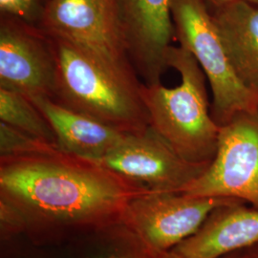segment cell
Returning <instances> with one entry per match:
<instances>
[{
	"label": "cell",
	"instance_id": "cell-19",
	"mask_svg": "<svg viewBox=\"0 0 258 258\" xmlns=\"http://www.w3.org/2000/svg\"><path fill=\"white\" fill-rule=\"evenodd\" d=\"M205 3L207 4V6L209 7V9L211 11L214 10L220 9L222 7L228 6L232 3H235L237 1L241 0H204Z\"/></svg>",
	"mask_w": 258,
	"mask_h": 258
},
{
	"label": "cell",
	"instance_id": "cell-11",
	"mask_svg": "<svg viewBox=\"0 0 258 258\" xmlns=\"http://www.w3.org/2000/svg\"><path fill=\"white\" fill-rule=\"evenodd\" d=\"M258 244V210L234 201L214 209L200 229L165 258H221Z\"/></svg>",
	"mask_w": 258,
	"mask_h": 258
},
{
	"label": "cell",
	"instance_id": "cell-22",
	"mask_svg": "<svg viewBox=\"0 0 258 258\" xmlns=\"http://www.w3.org/2000/svg\"><path fill=\"white\" fill-rule=\"evenodd\" d=\"M247 1H249L250 3H253V4H256V5H258V0H247Z\"/></svg>",
	"mask_w": 258,
	"mask_h": 258
},
{
	"label": "cell",
	"instance_id": "cell-14",
	"mask_svg": "<svg viewBox=\"0 0 258 258\" xmlns=\"http://www.w3.org/2000/svg\"><path fill=\"white\" fill-rule=\"evenodd\" d=\"M69 258H165L120 223L67 244Z\"/></svg>",
	"mask_w": 258,
	"mask_h": 258
},
{
	"label": "cell",
	"instance_id": "cell-3",
	"mask_svg": "<svg viewBox=\"0 0 258 258\" xmlns=\"http://www.w3.org/2000/svg\"><path fill=\"white\" fill-rule=\"evenodd\" d=\"M166 60L168 68H174L181 76V83L173 88L162 83H143L149 126L185 160L211 163L217 151L221 126L210 110L207 78L184 47H170Z\"/></svg>",
	"mask_w": 258,
	"mask_h": 258
},
{
	"label": "cell",
	"instance_id": "cell-13",
	"mask_svg": "<svg viewBox=\"0 0 258 258\" xmlns=\"http://www.w3.org/2000/svg\"><path fill=\"white\" fill-rule=\"evenodd\" d=\"M211 13L236 73L258 93V5L241 0Z\"/></svg>",
	"mask_w": 258,
	"mask_h": 258
},
{
	"label": "cell",
	"instance_id": "cell-9",
	"mask_svg": "<svg viewBox=\"0 0 258 258\" xmlns=\"http://www.w3.org/2000/svg\"><path fill=\"white\" fill-rule=\"evenodd\" d=\"M38 26L51 37L132 65L120 31L117 0H48Z\"/></svg>",
	"mask_w": 258,
	"mask_h": 258
},
{
	"label": "cell",
	"instance_id": "cell-10",
	"mask_svg": "<svg viewBox=\"0 0 258 258\" xmlns=\"http://www.w3.org/2000/svg\"><path fill=\"white\" fill-rule=\"evenodd\" d=\"M129 60L147 85L161 83L175 37L172 0H117Z\"/></svg>",
	"mask_w": 258,
	"mask_h": 258
},
{
	"label": "cell",
	"instance_id": "cell-6",
	"mask_svg": "<svg viewBox=\"0 0 258 258\" xmlns=\"http://www.w3.org/2000/svg\"><path fill=\"white\" fill-rule=\"evenodd\" d=\"M234 201L239 200L148 190L129 203L122 224L150 249L166 254L194 235L214 209Z\"/></svg>",
	"mask_w": 258,
	"mask_h": 258
},
{
	"label": "cell",
	"instance_id": "cell-20",
	"mask_svg": "<svg viewBox=\"0 0 258 258\" xmlns=\"http://www.w3.org/2000/svg\"><path fill=\"white\" fill-rule=\"evenodd\" d=\"M221 258H246V251H245V249L244 250H240V251L234 252V253H231L229 255H226V256Z\"/></svg>",
	"mask_w": 258,
	"mask_h": 258
},
{
	"label": "cell",
	"instance_id": "cell-15",
	"mask_svg": "<svg viewBox=\"0 0 258 258\" xmlns=\"http://www.w3.org/2000/svg\"><path fill=\"white\" fill-rule=\"evenodd\" d=\"M0 120L34 138L56 145L55 132L44 115L20 93L0 88Z\"/></svg>",
	"mask_w": 258,
	"mask_h": 258
},
{
	"label": "cell",
	"instance_id": "cell-2",
	"mask_svg": "<svg viewBox=\"0 0 258 258\" xmlns=\"http://www.w3.org/2000/svg\"><path fill=\"white\" fill-rule=\"evenodd\" d=\"M51 37V36H50ZM56 59L54 100L128 135L149 127L143 83L121 64L59 37H51Z\"/></svg>",
	"mask_w": 258,
	"mask_h": 258
},
{
	"label": "cell",
	"instance_id": "cell-12",
	"mask_svg": "<svg viewBox=\"0 0 258 258\" xmlns=\"http://www.w3.org/2000/svg\"><path fill=\"white\" fill-rule=\"evenodd\" d=\"M31 101L52 126L57 147L75 155L102 161L128 135L101 120L68 109L50 98Z\"/></svg>",
	"mask_w": 258,
	"mask_h": 258
},
{
	"label": "cell",
	"instance_id": "cell-4",
	"mask_svg": "<svg viewBox=\"0 0 258 258\" xmlns=\"http://www.w3.org/2000/svg\"><path fill=\"white\" fill-rule=\"evenodd\" d=\"M172 19L180 46L200 65L212 92V118L225 125L236 115L258 110V93L239 78L204 0H172Z\"/></svg>",
	"mask_w": 258,
	"mask_h": 258
},
{
	"label": "cell",
	"instance_id": "cell-5",
	"mask_svg": "<svg viewBox=\"0 0 258 258\" xmlns=\"http://www.w3.org/2000/svg\"><path fill=\"white\" fill-rule=\"evenodd\" d=\"M181 194L231 198L258 210V110L222 125L212 164Z\"/></svg>",
	"mask_w": 258,
	"mask_h": 258
},
{
	"label": "cell",
	"instance_id": "cell-7",
	"mask_svg": "<svg viewBox=\"0 0 258 258\" xmlns=\"http://www.w3.org/2000/svg\"><path fill=\"white\" fill-rule=\"evenodd\" d=\"M56 74L51 37L38 25L1 15L0 88L28 99L54 98Z\"/></svg>",
	"mask_w": 258,
	"mask_h": 258
},
{
	"label": "cell",
	"instance_id": "cell-8",
	"mask_svg": "<svg viewBox=\"0 0 258 258\" xmlns=\"http://www.w3.org/2000/svg\"><path fill=\"white\" fill-rule=\"evenodd\" d=\"M101 162L150 190L174 194H181L212 164L185 160L150 126L126 135Z\"/></svg>",
	"mask_w": 258,
	"mask_h": 258
},
{
	"label": "cell",
	"instance_id": "cell-16",
	"mask_svg": "<svg viewBox=\"0 0 258 258\" xmlns=\"http://www.w3.org/2000/svg\"><path fill=\"white\" fill-rule=\"evenodd\" d=\"M45 144L51 143L34 138L0 121V156L29 152Z\"/></svg>",
	"mask_w": 258,
	"mask_h": 258
},
{
	"label": "cell",
	"instance_id": "cell-1",
	"mask_svg": "<svg viewBox=\"0 0 258 258\" xmlns=\"http://www.w3.org/2000/svg\"><path fill=\"white\" fill-rule=\"evenodd\" d=\"M148 190L55 144L0 156V201L19 212L23 236L36 246H61L120 224L129 203Z\"/></svg>",
	"mask_w": 258,
	"mask_h": 258
},
{
	"label": "cell",
	"instance_id": "cell-18",
	"mask_svg": "<svg viewBox=\"0 0 258 258\" xmlns=\"http://www.w3.org/2000/svg\"><path fill=\"white\" fill-rule=\"evenodd\" d=\"M19 238V237H18ZM18 238L2 242L4 243V258H56L42 251L43 247L36 246L29 242V246H20ZM68 257V256H67ZM69 258V257H68Z\"/></svg>",
	"mask_w": 258,
	"mask_h": 258
},
{
	"label": "cell",
	"instance_id": "cell-21",
	"mask_svg": "<svg viewBox=\"0 0 258 258\" xmlns=\"http://www.w3.org/2000/svg\"><path fill=\"white\" fill-rule=\"evenodd\" d=\"M246 258H258V248L256 250H250V251L249 248V250L246 251Z\"/></svg>",
	"mask_w": 258,
	"mask_h": 258
},
{
	"label": "cell",
	"instance_id": "cell-17",
	"mask_svg": "<svg viewBox=\"0 0 258 258\" xmlns=\"http://www.w3.org/2000/svg\"><path fill=\"white\" fill-rule=\"evenodd\" d=\"M45 4L41 0H0L1 15L39 25Z\"/></svg>",
	"mask_w": 258,
	"mask_h": 258
}]
</instances>
